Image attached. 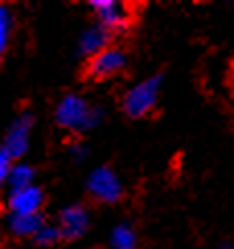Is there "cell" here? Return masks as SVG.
Wrapping results in <instances>:
<instances>
[{"instance_id":"cell-17","label":"cell","mask_w":234,"mask_h":249,"mask_svg":"<svg viewBox=\"0 0 234 249\" xmlns=\"http://www.w3.org/2000/svg\"><path fill=\"white\" fill-rule=\"evenodd\" d=\"M224 249H232V247H224Z\"/></svg>"},{"instance_id":"cell-14","label":"cell","mask_w":234,"mask_h":249,"mask_svg":"<svg viewBox=\"0 0 234 249\" xmlns=\"http://www.w3.org/2000/svg\"><path fill=\"white\" fill-rule=\"evenodd\" d=\"M33 239H35V243H37V245L48 247V245H53L56 241H60V239H62V233H60V229H58V227L43 225L41 231H39V233L35 235Z\"/></svg>"},{"instance_id":"cell-11","label":"cell","mask_w":234,"mask_h":249,"mask_svg":"<svg viewBox=\"0 0 234 249\" xmlns=\"http://www.w3.org/2000/svg\"><path fill=\"white\" fill-rule=\"evenodd\" d=\"M33 179H35V171L29 165L15 163V167L11 169L8 179L4 183L11 188V192H17V190H23V188H29V185H33Z\"/></svg>"},{"instance_id":"cell-10","label":"cell","mask_w":234,"mask_h":249,"mask_svg":"<svg viewBox=\"0 0 234 249\" xmlns=\"http://www.w3.org/2000/svg\"><path fill=\"white\" fill-rule=\"evenodd\" d=\"M43 227L41 214H11L8 229L17 237H35Z\"/></svg>"},{"instance_id":"cell-13","label":"cell","mask_w":234,"mask_h":249,"mask_svg":"<svg viewBox=\"0 0 234 249\" xmlns=\"http://www.w3.org/2000/svg\"><path fill=\"white\" fill-rule=\"evenodd\" d=\"M13 25H15V17L11 13V8H8L6 4H2L0 6V52H6Z\"/></svg>"},{"instance_id":"cell-15","label":"cell","mask_w":234,"mask_h":249,"mask_svg":"<svg viewBox=\"0 0 234 249\" xmlns=\"http://www.w3.org/2000/svg\"><path fill=\"white\" fill-rule=\"evenodd\" d=\"M13 167H15V161L4 153V150H0V179L6 181L8 179V173H11Z\"/></svg>"},{"instance_id":"cell-6","label":"cell","mask_w":234,"mask_h":249,"mask_svg":"<svg viewBox=\"0 0 234 249\" xmlns=\"http://www.w3.org/2000/svg\"><path fill=\"white\" fill-rule=\"evenodd\" d=\"M95 11L99 23L107 27L109 31H121L132 21V8L123 2H115V0H97L91 4Z\"/></svg>"},{"instance_id":"cell-1","label":"cell","mask_w":234,"mask_h":249,"mask_svg":"<svg viewBox=\"0 0 234 249\" xmlns=\"http://www.w3.org/2000/svg\"><path fill=\"white\" fill-rule=\"evenodd\" d=\"M101 118H103L101 109L88 105L84 97L74 93L62 97L60 103L56 105V122L66 130H76V132L91 130L97 124H101Z\"/></svg>"},{"instance_id":"cell-7","label":"cell","mask_w":234,"mask_h":249,"mask_svg":"<svg viewBox=\"0 0 234 249\" xmlns=\"http://www.w3.org/2000/svg\"><path fill=\"white\" fill-rule=\"evenodd\" d=\"M58 229L62 237L68 239V241L80 239L88 229V210L83 204H70V206H66L60 212Z\"/></svg>"},{"instance_id":"cell-4","label":"cell","mask_w":234,"mask_h":249,"mask_svg":"<svg viewBox=\"0 0 234 249\" xmlns=\"http://www.w3.org/2000/svg\"><path fill=\"white\" fill-rule=\"evenodd\" d=\"M31 126H33V115L31 113H21L11 122V126L6 128V134H4V140H2V148L4 153L17 161L21 159L27 148H29V132H31Z\"/></svg>"},{"instance_id":"cell-16","label":"cell","mask_w":234,"mask_h":249,"mask_svg":"<svg viewBox=\"0 0 234 249\" xmlns=\"http://www.w3.org/2000/svg\"><path fill=\"white\" fill-rule=\"evenodd\" d=\"M70 153H72V157H74L76 161H83V159H86L88 150H86V144H83V142H74V144L70 146Z\"/></svg>"},{"instance_id":"cell-12","label":"cell","mask_w":234,"mask_h":249,"mask_svg":"<svg viewBox=\"0 0 234 249\" xmlns=\"http://www.w3.org/2000/svg\"><path fill=\"white\" fill-rule=\"evenodd\" d=\"M111 247L113 249H136L138 247V239H136V233L130 225H117L113 231H111Z\"/></svg>"},{"instance_id":"cell-5","label":"cell","mask_w":234,"mask_h":249,"mask_svg":"<svg viewBox=\"0 0 234 249\" xmlns=\"http://www.w3.org/2000/svg\"><path fill=\"white\" fill-rule=\"evenodd\" d=\"M125 68V54L121 48L109 46L103 52H99L97 56L88 58L84 74L93 81H103V78H109L113 74H117L119 70Z\"/></svg>"},{"instance_id":"cell-9","label":"cell","mask_w":234,"mask_h":249,"mask_svg":"<svg viewBox=\"0 0 234 249\" xmlns=\"http://www.w3.org/2000/svg\"><path fill=\"white\" fill-rule=\"evenodd\" d=\"M109 39H111V31L103 27L101 23L91 25L88 29H84L80 33V39H78V52L83 56L93 58L97 56L99 52H103L105 48H109Z\"/></svg>"},{"instance_id":"cell-3","label":"cell","mask_w":234,"mask_h":249,"mask_svg":"<svg viewBox=\"0 0 234 249\" xmlns=\"http://www.w3.org/2000/svg\"><path fill=\"white\" fill-rule=\"evenodd\" d=\"M86 190L97 202H103V204H113L119 200L123 194L119 177H117L109 167L93 169L91 175L86 177Z\"/></svg>"},{"instance_id":"cell-2","label":"cell","mask_w":234,"mask_h":249,"mask_svg":"<svg viewBox=\"0 0 234 249\" xmlns=\"http://www.w3.org/2000/svg\"><path fill=\"white\" fill-rule=\"evenodd\" d=\"M160 83H163V76L154 74V76L146 78V81H142L140 85L132 87L121 99V107H123L125 115L138 120V118H144V115H148L152 109H154L156 101H158Z\"/></svg>"},{"instance_id":"cell-8","label":"cell","mask_w":234,"mask_h":249,"mask_svg":"<svg viewBox=\"0 0 234 249\" xmlns=\"http://www.w3.org/2000/svg\"><path fill=\"white\" fill-rule=\"evenodd\" d=\"M43 206V192L37 185L17 190L8 194V210L11 214H39Z\"/></svg>"}]
</instances>
